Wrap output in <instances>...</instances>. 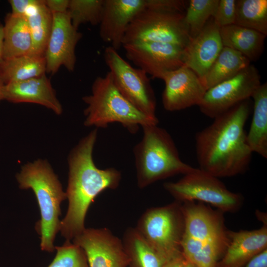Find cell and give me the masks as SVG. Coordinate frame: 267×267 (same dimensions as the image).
<instances>
[{
    "label": "cell",
    "instance_id": "1",
    "mask_svg": "<svg viewBox=\"0 0 267 267\" xmlns=\"http://www.w3.org/2000/svg\"><path fill=\"white\" fill-rule=\"evenodd\" d=\"M251 111L249 99L214 118L195 137L199 169L217 178L230 177L249 168L253 152L244 127Z\"/></svg>",
    "mask_w": 267,
    "mask_h": 267
},
{
    "label": "cell",
    "instance_id": "2",
    "mask_svg": "<svg viewBox=\"0 0 267 267\" xmlns=\"http://www.w3.org/2000/svg\"><path fill=\"white\" fill-rule=\"evenodd\" d=\"M97 136L95 129L79 141L69 156L66 192L68 208L59 228L67 240H73L85 229L86 214L94 199L106 189L117 188L121 179V173L117 169H101L94 164L92 153Z\"/></svg>",
    "mask_w": 267,
    "mask_h": 267
},
{
    "label": "cell",
    "instance_id": "3",
    "mask_svg": "<svg viewBox=\"0 0 267 267\" xmlns=\"http://www.w3.org/2000/svg\"><path fill=\"white\" fill-rule=\"evenodd\" d=\"M185 219L182 253L198 267H216L229 242L223 212L200 202L182 203Z\"/></svg>",
    "mask_w": 267,
    "mask_h": 267
},
{
    "label": "cell",
    "instance_id": "4",
    "mask_svg": "<svg viewBox=\"0 0 267 267\" xmlns=\"http://www.w3.org/2000/svg\"><path fill=\"white\" fill-rule=\"evenodd\" d=\"M16 177L21 189H31L35 193L41 213V219L36 225L41 236V248L52 252L55 249V236L60 228V206L67 199L66 193L44 160L39 159L24 165Z\"/></svg>",
    "mask_w": 267,
    "mask_h": 267
},
{
    "label": "cell",
    "instance_id": "5",
    "mask_svg": "<svg viewBox=\"0 0 267 267\" xmlns=\"http://www.w3.org/2000/svg\"><path fill=\"white\" fill-rule=\"evenodd\" d=\"M142 128V138L133 149L139 188L142 189L157 181L176 175H184L196 169L180 159L173 138L165 129L158 125Z\"/></svg>",
    "mask_w": 267,
    "mask_h": 267
},
{
    "label": "cell",
    "instance_id": "6",
    "mask_svg": "<svg viewBox=\"0 0 267 267\" xmlns=\"http://www.w3.org/2000/svg\"><path fill=\"white\" fill-rule=\"evenodd\" d=\"M87 107L84 110L87 127L106 128L119 123L130 133L135 134L139 127L158 125V119L151 118L138 110L119 91L109 72L94 81L91 94L82 98Z\"/></svg>",
    "mask_w": 267,
    "mask_h": 267
},
{
    "label": "cell",
    "instance_id": "7",
    "mask_svg": "<svg viewBox=\"0 0 267 267\" xmlns=\"http://www.w3.org/2000/svg\"><path fill=\"white\" fill-rule=\"evenodd\" d=\"M184 225L182 203L175 200L168 205L147 209L135 228L165 264L182 254Z\"/></svg>",
    "mask_w": 267,
    "mask_h": 267
},
{
    "label": "cell",
    "instance_id": "8",
    "mask_svg": "<svg viewBox=\"0 0 267 267\" xmlns=\"http://www.w3.org/2000/svg\"><path fill=\"white\" fill-rule=\"evenodd\" d=\"M163 186L176 201L206 203L223 213L237 212L244 201L241 194L228 190L218 178L197 168Z\"/></svg>",
    "mask_w": 267,
    "mask_h": 267
},
{
    "label": "cell",
    "instance_id": "9",
    "mask_svg": "<svg viewBox=\"0 0 267 267\" xmlns=\"http://www.w3.org/2000/svg\"><path fill=\"white\" fill-rule=\"evenodd\" d=\"M184 14L145 8L129 25L122 45L139 42L176 44L184 48L191 40L184 23Z\"/></svg>",
    "mask_w": 267,
    "mask_h": 267
},
{
    "label": "cell",
    "instance_id": "10",
    "mask_svg": "<svg viewBox=\"0 0 267 267\" xmlns=\"http://www.w3.org/2000/svg\"><path fill=\"white\" fill-rule=\"evenodd\" d=\"M104 57L120 93L144 114L158 119L155 95L146 72L131 66L111 46L105 49Z\"/></svg>",
    "mask_w": 267,
    "mask_h": 267
},
{
    "label": "cell",
    "instance_id": "11",
    "mask_svg": "<svg viewBox=\"0 0 267 267\" xmlns=\"http://www.w3.org/2000/svg\"><path fill=\"white\" fill-rule=\"evenodd\" d=\"M261 84L257 69L250 64L232 78L207 89L198 106L203 114L214 119L249 99Z\"/></svg>",
    "mask_w": 267,
    "mask_h": 267
},
{
    "label": "cell",
    "instance_id": "12",
    "mask_svg": "<svg viewBox=\"0 0 267 267\" xmlns=\"http://www.w3.org/2000/svg\"><path fill=\"white\" fill-rule=\"evenodd\" d=\"M127 58L153 78L184 65V48L164 43L139 42L122 45Z\"/></svg>",
    "mask_w": 267,
    "mask_h": 267
},
{
    "label": "cell",
    "instance_id": "13",
    "mask_svg": "<svg viewBox=\"0 0 267 267\" xmlns=\"http://www.w3.org/2000/svg\"><path fill=\"white\" fill-rule=\"evenodd\" d=\"M73 242L84 251L89 267H127L130 264L122 241L107 228H85Z\"/></svg>",
    "mask_w": 267,
    "mask_h": 267
},
{
    "label": "cell",
    "instance_id": "14",
    "mask_svg": "<svg viewBox=\"0 0 267 267\" xmlns=\"http://www.w3.org/2000/svg\"><path fill=\"white\" fill-rule=\"evenodd\" d=\"M52 14V27L44 53L46 73L54 74L62 66L73 71L76 46L82 34L73 26L68 11Z\"/></svg>",
    "mask_w": 267,
    "mask_h": 267
},
{
    "label": "cell",
    "instance_id": "15",
    "mask_svg": "<svg viewBox=\"0 0 267 267\" xmlns=\"http://www.w3.org/2000/svg\"><path fill=\"white\" fill-rule=\"evenodd\" d=\"M162 80L165 83L162 103L169 111L198 106L207 90L200 78L184 65L165 74Z\"/></svg>",
    "mask_w": 267,
    "mask_h": 267
},
{
    "label": "cell",
    "instance_id": "16",
    "mask_svg": "<svg viewBox=\"0 0 267 267\" xmlns=\"http://www.w3.org/2000/svg\"><path fill=\"white\" fill-rule=\"evenodd\" d=\"M145 5L146 0H104L99 24L101 39L118 50L129 25Z\"/></svg>",
    "mask_w": 267,
    "mask_h": 267
},
{
    "label": "cell",
    "instance_id": "17",
    "mask_svg": "<svg viewBox=\"0 0 267 267\" xmlns=\"http://www.w3.org/2000/svg\"><path fill=\"white\" fill-rule=\"evenodd\" d=\"M220 28L212 17L200 33L191 39L184 48V66L200 78L206 74L223 47Z\"/></svg>",
    "mask_w": 267,
    "mask_h": 267
},
{
    "label": "cell",
    "instance_id": "18",
    "mask_svg": "<svg viewBox=\"0 0 267 267\" xmlns=\"http://www.w3.org/2000/svg\"><path fill=\"white\" fill-rule=\"evenodd\" d=\"M267 224L252 230H230L229 244L216 267H243L254 257L267 249Z\"/></svg>",
    "mask_w": 267,
    "mask_h": 267
},
{
    "label": "cell",
    "instance_id": "19",
    "mask_svg": "<svg viewBox=\"0 0 267 267\" xmlns=\"http://www.w3.org/2000/svg\"><path fill=\"white\" fill-rule=\"evenodd\" d=\"M3 98L14 103L39 104L51 109L57 115L62 112V105L45 74L5 85Z\"/></svg>",
    "mask_w": 267,
    "mask_h": 267
},
{
    "label": "cell",
    "instance_id": "20",
    "mask_svg": "<svg viewBox=\"0 0 267 267\" xmlns=\"http://www.w3.org/2000/svg\"><path fill=\"white\" fill-rule=\"evenodd\" d=\"M220 33L223 46L240 52L250 62L263 53L266 35L259 32L234 24L220 28Z\"/></svg>",
    "mask_w": 267,
    "mask_h": 267
},
{
    "label": "cell",
    "instance_id": "21",
    "mask_svg": "<svg viewBox=\"0 0 267 267\" xmlns=\"http://www.w3.org/2000/svg\"><path fill=\"white\" fill-rule=\"evenodd\" d=\"M252 97L254 99L253 114L247 143L252 151L267 158V84H261Z\"/></svg>",
    "mask_w": 267,
    "mask_h": 267
},
{
    "label": "cell",
    "instance_id": "22",
    "mask_svg": "<svg viewBox=\"0 0 267 267\" xmlns=\"http://www.w3.org/2000/svg\"><path fill=\"white\" fill-rule=\"evenodd\" d=\"M3 28V59L30 54L32 41L30 28L24 16L8 14Z\"/></svg>",
    "mask_w": 267,
    "mask_h": 267
},
{
    "label": "cell",
    "instance_id": "23",
    "mask_svg": "<svg viewBox=\"0 0 267 267\" xmlns=\"http://www.w3.org/2000/svg\"><path fill=\"white\" fill-rule=\"evenodd\" d=\"M240 52L223 46L201 81L206 90L232 78L250 64Z\"/></svg>",
    "mask_w": 267,
    "mask_h": 267
},
{
    "label": "cell",
    "instance_id": "24",
    "mask_svg": "<svg viewBox=\"0 0 267 267\" xmlns=\"http://www.w3.org/2000/svg\"><path fill=\"white\" fill-rule=\"evenodd\" d=\"M45 73L44 55L28 54L3 59L0 64V79L5 85L39 77Z\"/></svg>",
    "mask_w": 267,
    "mask_h": 267
},
{
    "label": "cell",
    "instance_id": "25",
    "mask_svg": "<svg viewBox=\"0 0 267 267\" xmlns=\"http://www.w3.org/2000/svg\"><path fill=\"white\" fill-rule=\"evenodd\" d=\"M24 16L32 38V46L30 54L44 55L52 27V13L46 6L44 0H38L28 8Z\"/></svg>",
    "mask_w": 267,
    "mask_h": 267
},
{
    "label": "cell",
    "instance_id": "26",
    "mask_svg": "<svg viewBox=\"0 0 267 267\" xmlns=\"http://www.w3.org/2000/svg\"><path fill=\"white\" fill-rule=\"evenodd\" d=\"M125 251L134 267H163L161 258L137 229L126 230L122 240Z\"/></svg>",
    "mask_w": 267,
    "mask_h": 267
},
{
    "label": "cell",
    "instance_id": "27",
    "mask_svg": "<svg viewBox=\"0 0 267 267\" xmlns=\"http://www.w3.org/2000/svg\"><path fill=\"white\" fill-rule=\"evenodd\" d=\"M234 24L267 35V0H236Z\"/></svg>",
    "mask_w": 267,
    "mask_h": 267
},
{
    "label": "cell",
    "instance_id": "28",
    "mask_svg": "<svg viewBox=\"0 0 267 267\" xmlns=\"http://www.w3.org/2000/svg\"><path fill=\"white\" fill-rule=\"evenodd\" d=\"M219 0H190L184 15L190 38L198 35L215 13Z\"/></svg>",
    "mask_w": 267,
    "mask_h": 267
},
{
    "label": "cell",
    "instance_id": "29",
    "mask_svg": "<svg viewBox=\"0 0 267 267\" xmlns=\"http://www.w3.org/2000/svg\"><path fill=\"white\" fill-rule=\"evenodd\" d=\"M104 0H69L68 13L75 28L82 24H100Z\"/></svg>",
    "mask_w": 267,
    "mask_h": 267
},
{
    "label": "cell",
    "instance_id": "30",
    "mask_svg": "<svg viewBox=\"0 0 267 267\" xmlns=\"http://www.w3.org/2000/svg\"><path fill=\"white\" fill-rule=\"evenodd\" d=\"M56 255L47 267H89L83 249L70 241L55 247Z\"/></svg>",
    "mask_w": 267,
    "mask_h": 267
},
{
    "label": "cell",
    "instance_id": "31",
    "mask_svg": "<svg viewBox=\"0 0 267 267\" xmlns=\"http://www.w3.org/2000/svg\"><path fill=\"white\" fill-rule=\"evenodd\" d=\"M236 13V0H219L213 17L215 24L220 28L234 24Z\"/></svg>",
    "mask_w": 267,
    "mask_h": 267
},
{
    "label": "cell",
    "instance_id": "32",
    "mask_svg": "<svg viewBox=\"0 0 267 267\" xmlns=\"http://www.w3.org/2000/svg\"><path fill=\"white\" fill-rule=\"evenodd\" d=\"M145 8L151 10L183 13L185 1L181 0H146Z\"/></svg>",
    "mask_w": 267,
    "mask_h": 267
},
{
    "label": "cell",
    "instance_id": "33",
    "mask_svg": "<svg viewBox=\"0 0 267 267\" xmlns=\"http://www.w3.org/2000/svg\"><path fill=\"white\" fill-rule=\"evenodd\" d=\"M38 0H10L9 2L12 8V14L18 16H24L28 8L36 3Z\"/></svg>",
    "mask_w": 267,
    "mask_h": 267
},
{
    "label": "cell",
    "instance_id": "34",
    "mask_svg": "<svg viewBox=\"0 0 267 267\" xmlns=\"http://www.w3.org/2000/svg\"><path fill=\"white\" fill-rule=\"evenodd\" d=\"M45 4L52 13H64L67 11L69 0H45Z\"/></svg>",
    "mask_w": 267,
    "mask_h": 267
},
{
    "label": "cell",
    "instance_id": "35",
    "mask_svg": "<svg viewBox=\"0 0 267 267\" xmlns=\"http://www.w3.org/2000/svg\"><path fill=\"white\" fill-rule=\"evenodd\" d=\"M243 267H267V249L254 257Z\"/></svg>",
    "mask_w": 267,
    "mask_h": 267
},
{
    "label": "cell",
    "instance_id": "36",
    "mask_svg": "<svg viewBox=\"0 0 267 267\" xmlns=\"http://www.w3.org/2000/svg\"><path fill=\"white\" fill-rule=\"evenodd\" d=\"M186 259L183 254L165 263L163 267H185Z\"/></svg>",
    "mask_w": 267,
    "mask_h": 267
},
{
    "label": "cell",
    "instance_id": "37",
    "mask_svg": "<svg viewBox=\"0 0 267 267\" xmlns=\"http://www.w3.org/2000/svg\"><path fill=\"white\" fill-rule=\"evenodd\" d=\"M4 39L3 26L0 24V64L3 61V45Z\"/></svg>",
    "mask_w": 267,
    "mask_h": 267
},
{
    "label": "cell",
    "instance_id": "38",
    "mask_svg": "<svg viewBox=\"0 0 267 267\" xmlns=\"http://www.w3.org/2000/svg\"><path fill=\"white\" fill-rule=\"evenodd\" d=\"M5 84L0 79V101L4 99L3 98V90Z\"/></svg>",
    "mask_w": 267,
    "mask_h": 267
},
{
    "label": "cell",
    "instance_id": "39",
    "mask_svg": "<svg viewBox=\"0 0 267 267\" xmlns=\"http://www.w3.org/2000/svg\"><path fill=\"white\" fill-rule=\"evenodd\" d=\"M185 267H198L195 264L186 259Z\"/></svg>",
    "mask_w": 267,
    "mask_h": 267
}]
</instances>
